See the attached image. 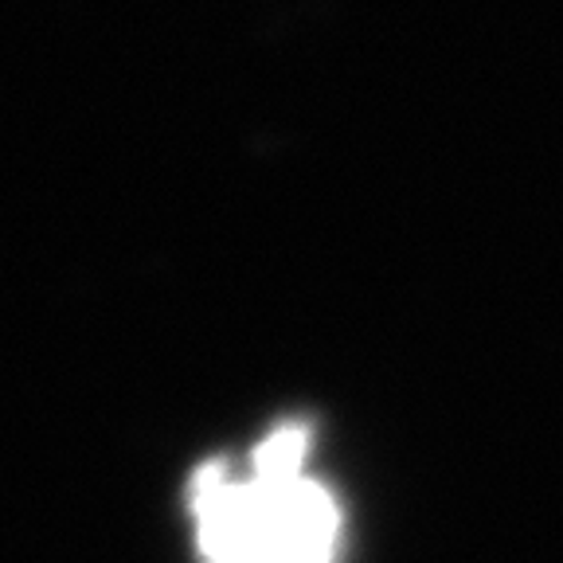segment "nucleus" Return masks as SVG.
<instances>
[{"mask_svg":"<svg viewBox=\"0 0 563 563\" xmlns=\"http://www.w3.org/2000/svg\"><path fill=\"white\" fill-rule=\"evenodd\" d=\"M192 512L203 563H274L266 505L251 477L235 482L223 462L203 466L192 477Z\"/></svg>","mask_w":563,"mask_h":563,"instance_id":"obj_1","label":"nucleus"},{"mask_svg":"<svg viewBox=\"0 0 563 563\" xmlns=\"http://www.w3.org/2000/svg\"><path fill=\"white\" fill-rule=\"evenodd\" d=\"M251 482L263 493L274 563H333L341 517L321 485L306 474H271L255 466Z\"/></svg>","mask_w":563,"mask_h":563,"instance_id":"obj_2","label":"nucleus"}]
</instances>
